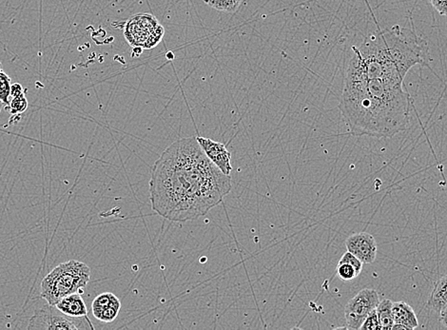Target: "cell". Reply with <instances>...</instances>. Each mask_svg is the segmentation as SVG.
Masks as SVG:
<instances>
[{"label":"cell","mask_w":447,"mask_h":330,"mask_svg":"<svg viewBox=\"0 0 447 330\" xmlns=\"http://www.w3.org/2000/svg\"><path fill=\"white\" fill-rule=\"evenodd\" d=\"M346 250L356 256L363 264H372L375 261L378 245L368 232H358L351 235L346 241Z\"/></svg>","instance_id":"cell-7"},{"label":"cell","mask_w":447,"mask_h":330,"mask_svg":"<svg viewBox=\"0 0 447 330\" xmlns=\"http://www.w3.org/2000/svg\"><path fill=\"white\" fill-rule=\"evenodd\" d=\"M91 279V268L85 263L71 260L62 263L41 282V297L51 306H55L64 297L72 293L82 295Z\"/></svg>","instance_id":"cell-3"},{"label":"cell","mask_w":447,"mask_h":330,"mask_svg":"<svg viewBox=\"0 0 447 330\" xmlns=\"http://www.w3.org/2000/svg\"><path fill=\"white\" fill-rule=\"evenodd\" d=\"M336 273L338 277L343 281H351V280L356 278L359 275L351 265L345 262L338 263Z\"/></svg>","instance_id":"cell-17"},{"label":"cell","mask_w":447,"mask_h":330,"mask_svg":"<svg viewBox=\"0 0 447 330\" xmlns=\"http://www.w3.org/2000/svg\"><path fill=\"white\" fill-rule=\"evenodd\" d=\"M362 330H381L382 326L380 324L378 315H377L376 309L371 312L368 317L365 318L364 323H363L361 329Z\"/></svg>","instance_id":"cell-18"},{"label":"cell","mask_w":447,"mask_h":330,"mask_svg":"<svg viewBox=\"0 0 447 330\" xmlns=\"http://www.w3.org/2000/svg\"><path fill=\"white\" fill-rule=\"evenodd\" d=\"M4 107H5L4 103L2 102L1 100H0V113H1V111L4 110Z\"/></svg>","instance_id":"cell-23"},{"label":"cell","mask_w":447,"mask_h":330,"mask_svg":"<svg viewBox=\"0 0 447 330\" xmlns=\"http://www.w3.org/2000/svg\"><path fill=\"white\" fill-rule=\"evenodd\" d=\"M231 191V175H224L209 160L195 136L173 142L153 165L152 208L172 222L204 216Z\"/></svg>","instance_id":"cell-2"},{"label":"cell","mask_w":447,"mask_h":330,"mask_svg":"<svg viewBox=\"0 0 447 330\" xmlns=\"http://www.w3.org/2000/svg\"><path fill=\"white\" fill-rule=\"evenodd\" d=\"M11 87H12V81L9 75L4 72L2 64L0 62V100L4 103L5 108H7L10 103Z\"/></svg>","instance_id":"cell-15"},{"label":"cell","mask_w":447,"mask_h":330,"mask_svg":"<svg viewBox=\"0 0 447 330\" xmlns=\"http://www.w3.org/2000/svg\"><path fill=\"white\" fill-rule=\"evenodd\" d=\"M242 1L243 0H204L209 7L225 13L236 12Z\"/></svg>","instance_id":"cell-14"},{"label":"cell","mask_w":447,"mask_h":330,"mask_svg":"<svg viewBox=\"0 0 447 330\" xmlns=\"http://www.w3.org/2000/svg\"><path fill=\"white\" fill-rule=\"evenodd\" d=\"M339 262H345L348 263V264L351 265L352 267L356 270L358 274L362 273L363 270V263L360 261L359 259L357 258L356 256L353 255V254L349 253V251H346L345 254L342 256V258L340 259Z\"/></svg>","instance_id":"cell-19"},{"label":"cell","mask_w":447,"mask_h":330,"mask_svg":"<svg viewBox=\"0 0 447 330\" xmlns=\"http://www.w3.org/2000/svg\"><path fill=\"white\" fill-rule=\"evenodd\" d=\"M440 320L444 326L447 327V304L440 310Z\"/></svg>","instance_id":"cell-22"},{"label":"cell","mask_w":447,"mask_h":330,"mask_svg":"<svg viewBox=\"0 0 447 330\" xmlns=\"http://www.w3.org/2000/svg\"><path fill=\"white\" fill-rule=\"evenodd\" d=\"M392 314L394 324H399L406 326L407 330L417 329L419 321L417 315L412 306L406 302H394L392 303Z\"/></svg>","instance_id":"cell-9"},{"label":"cell","mask_w":447,"mask_h":330,"mask_svg":"<svg viewBox=\"0 0 447 330\" xmlns=\"http://www.w3.org/2000/svg\"><path fill=\"white\" fill-rule=\"evenodd\" d=\"M424 44L413 31L395 25L352 47L339 105L352 136L392 138L409 128L410 97L404 79L424 62Z\"/></svg>","instance_id":"cell-1"},{"label":"cell","mask_w":447,"mask_h":330,"mask_svg":"<svg viewBox=\"0 0 447 330\" xmlns=\"http://www.w3.org/2000/svg\"><path fill=\"white\" fill-rule=\"evenodd\" d=\"M55 307L61 312L70 317L80 318L86 317L88 314L85 302L81 297L80 293H72L61 299Z\"/></svg>","instance_id":"cell-10"},{"label":"cell","mask_w":447,"mask_h":330,"mask_svg":"<svg viewBox=\"0 0 447 330\" xmlns=\"http://www.w3.org/2000/svg\"><path fill=\"white\" fill-rule=\"evenodd\" d=\"M198 144L202 148L204 153L208 156L209 160L212 162L226 175H231L233 166H231V155L228 152L226 145L220 142L214 141L206 137H197Z\"/></svg>","instance_id":"cell-8"},{"label":"cell","mask_w":447,"mask_h":330,"mask_svg":"<svg viewBox=\"0 0 447 330\" xmlns=\"http://www.w3.org/2000/svg\"><path fill=\"white\" fill-rule=\"evenodd\" d=\"M28 329L79 330L94 329L88 317H70L61 312L55 306L47 304L36 310L30 319Z\"/></svg>","instance_id":"cell-5"},{"label":"cell","mask_w":447,"mask_h":330,"mask_svg":"<svg viewBox=\"0 0 447 330\" xmlns=\"http://www.w3.org/2000/svg\"><path fill=\"white\" fill-rule=\"evenodd\" d=\"M165 35L163 26L155 16L139 13L126 22L124 35L133 48L150 50L160 43Z\"/></svg>","instance_id":"cell-4"},{"label":"cell","mask_w":447,"mask_h":330,"mask_svg":"<svg viewBox=\"0 0 447 330\" xmlns=\"http://www.w3.org/2000/svg\"><path fill=\"white\" fill-rule=\"evenodd\" d=\"M24 94L23 87L21 85V84L15 83L12 84V87H11V97H16L18 96H21V94Z\"/></svg>","instance_id":"cell-21"},{"label":"cell","mask_w":447,"mask_h":330,"mask_svg":"<svg viewBox=\"0 0 447 330\" xmlns=\"http://www.w3.org/2000/svg\"><path fill=\"white\" fill-rule=\"evenodd\" d=\"M27 108L28 100L24 94H21V96L12 97L7 107V109H9L11 114H13V116H18V114L24 113V111L27 110Z\"/></svg>","instance_id":"cell-16"},{"label":"cell","mask_w":447,"mask_h":330,"mask_svg":"<svg viewBox=\"0 0 447 330\" xmlns=\"http://www.w3.org/2000/svg\"><path fill=\"white\" fill-rule=\"evenodd\" d=\"M110 307H121V302L113 293L105 292L94 299L92 310H93L94 315Z\"/></svg>","instance_id":"cell-13"},{"label":"cell","mask_w":447,"mask_h":330,"mask_svg":"<svg viewBox=\"0 0 447 330\" xmlns=\"http://www.w3.org/2000/svg\"><path fill=\"white\" fill-rule=\"evenodd\" d=\"M392 303L390 299L380 301L378 307H376L377 315L382 329H391L394 324L392 314Z\"/></svg>","instance_id":"cell-12"},{"label":"cell","mask_w":447,"mask_h":330,"mask_svg":"<svg viewBox=\"0 0 447 330\" xmlns=\"http://www.w3.org/2000/svg\"><path fill=\"white\" fill-rule=\"evenodd\" d=\"M429 1L441 16H447V0H429Z\"/></svg>","instance_id":"cell-20"},{"label":"cell","mask_w":447,"mask_h":330,"mask_svg":"<svg viewBox=\"0 0 447 330\" xmlns=\"http://www.w3.org/2000/svg\"><path fill=\"white\" fill-rule=\"evenodd\" d=\"M380 303L377 290L364 289L357 293L346 304L345 318L346 329L358 330L361 329L365 318L371 312L376 309Z\"/></svg>","instance_id":"cell-6"},{"label":"cell","mask_w":447,"mask_h":330,"mask_svg":"<svg viewBox=\"0 0 447 330\" xmlns=\"http://www.w3.org/2000/svg\"><path fill=\"white\" fill-rule=\"evenodd\" d=\"M429 304L437 312H440L447 304V275L441 277L436 282Z\"/></svg>","instance_id":"cell-11"}]
</instances>
